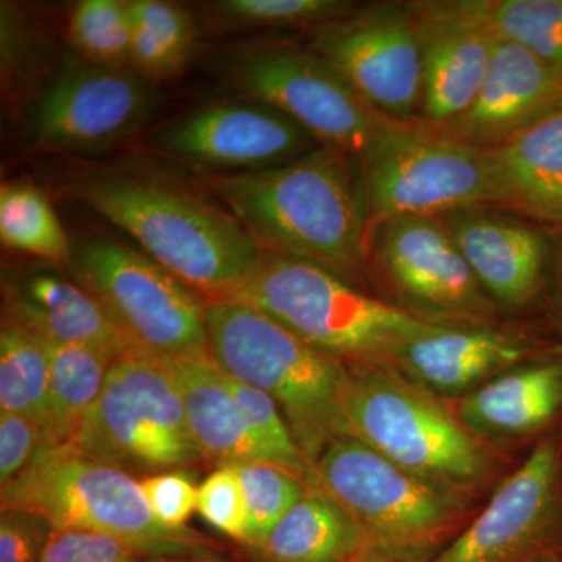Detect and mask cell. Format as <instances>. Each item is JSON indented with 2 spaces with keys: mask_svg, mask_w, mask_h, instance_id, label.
Returning a JSON list of instances; mask_svg holds the SVG:
<instances>
[{
  "mask_svg": "<svg viewBox=\"0 0 562 562\" xmlns=\"http://www.w3.org/2000/svg\"><path fill=\"white\" fill-rule=\"evenodd\" d=\"M211 181L262 249L312 261L353 284L361 279L371 217L355 155L319 144L295 160Z\"/></svg>",
  "mask_w": 562,
  "mask_h": 562,
  "instance_id": "1",
  "label": "cell"
},
{
  "mask_svg": "<svg viewBox=\"0 0 562 562\" xmlns=\"http://www.w3.org/2000/svg\"><path fill=\"white\" fill-rule=\"evenodd\" d=\"M70 192L211 301L241 286L265 251L235 214L168 184L94 177L77 181Z\"/></svg>",
  "mask_w": 562,
  "mask_h": 562,
  "instance_id": "2",
  "label": "cell"
},
{
  "mask_svg": "<svg viewBox=\"0 0 562 562\" xmlns=\"http://www.w3.org/2000/svg\"><path fill=\"white\" fill-rule=\"evenodd\" d=\"M206 335L217 368L277 403L313 464L328 443L349 436L344 416L349 364L244 303H206Z\"/></svg>",
  "mask_w": 562,
  "mask_h": 562,
  "instance_id": "3",
  "label": "cell"
},
{
  "mask_svg": "<svg viewBox=\"0 0 562 562\" xmlns=\"http://www.w3.org/2000/svg\"><path fill=\"white\" fill-rule=\"evenodd\" d=\"M349 368L344 416L351 438L462 501L486 486L490 450L430 391L384 361Z\"/></svg>",
  "mask_w": 562,
  "mask_h": 562,
  "instance_id": "4",
  "label": "cell"
},
{
  "mask_svg": "<svg viewBox=\"0 0 562 562\" xmlns=\"http://www.w3.org/2000/svg\"><path fill=\"white\" fill-rule=\"evenodd\" d=\"M2 509L40 514L54 528L111 536L144 562L217 557V546L191 528L172 530L155 519L131 473L70 447L38 449L31 464L2 486Z\"/></svg>",
  "mask_w": 562,
  "mask_h": 562,
  "instance_id": "5",
  "label": "cell"
},
{
  "mask_svg": "<svg viewBox=\"0 0 562 562\" xmlns=\"http://www.w3.org/2000/svg\"><path fill=\"white\" fill-rule=\"evenodd\" d=\"M220 301L260 310L346 364L383 361L398 344L435 325L371 297L322 266L266 249L249 279Z\"/></svg>",
  "mask_w": 562,
  "mask_h": 562,
  "instance_id": "6",
  "label": "cell"
},
{
  "mask_svg": "<svg viewBox=\"0 0 562 562\" xmlns=\"http://www.w3.org/2000/svg\"><path fill=\"white\" fill-rule=\"evenodd\" d=\"M314 468L317 486L360 528L368 562H430L468 525L462 498L351 436L328 443Z\"/></svg>",
  "mask_w": 562,
  "mask_h": 562,
  "instance_id": "7",
  "label": "cell"
},
{
  "mask_svg": "<svg viewBox=\"0 0 562 562\" xmlns=\"http://www.w3.org/2000/svg\"><path fill=\"white\" fill-rule=\"evenodd\" d=\"M69 447L121 471L149 475L205 460L171 372L143 353L113 361Z\"/></svg>",
  "mask_w": 562,
  "mask_h": 562,
  "instance_id": "8",
  "label": "cell"
},
{
  "mask_svg": "<svg viewBox=\"0 0 562 562\" xmlns=\"http://www.w3.org/2000/svg\"><path fill=\"white\" fill-rule=\"evenodd\" d=\"M360 161L371 227L495 206L487 150L447 138L419 120L390 117Z\"/></svg>",
  "mask_w": 562,
  "mask_h": 562,
  "instance_id": "9",
  "label": "cell"
},
{
  "mask_svg": "<svg viewBox=\"0 0 562 562\" xmlns=\"http://www.w3.org/2000/svg\"><path fill=\"white\" fill-rule=\"evenodd\" d=\"M69 265L138 353L157 360L209 353L205 303L147 255L92 239L72 251Z\"/></svg>",
  "mask_w": 562,
  "mask_h": 562,
  "instance_id": "10",
  "label": "cell"
},
{
  "mask_svg": "<svg viewBox=\"0 0 562 562\" xmlns=\"http://www.w3.org/2000/svg\"><path fill=\"white\" fill-rule=\"evenodd\" d=\"M232 83L251 101L290 116L321 144L361 160L390 117L372 109L330 63L284 44L250 47L228 65Z\"/></svg>",
  "mask_w": 562,
  "mask_h": 562,
  "instance_id": "11",
  "label": "cell"
},
{
  "mask_svg": "<svg viewBox=\"0 0 562 562\" xmlns=\"http://www.w3.org/2000/svg\"><path fill=\"white\" fill-rule=\"evenodd\" d=\"M312 50L330 63L372 109L391 120H419L424 72L408 3L355 9L317 29Z\"/></svg>",
  "mask_w": 562,
  "mask_h": 562,
  "instance_id": "12",
  "label": "cell"
},
{
  "mask_svg": "<svg viewBox=\"0 0 562 562\" xmlns=\"http://www.w3.org/2000/svg\"><path fill=\"white\" fill-rule=\"evenodd\" d=\"M392 288L430 321L484 327L494 301L439 217H398L372 225L369 257Z\"/></svg>",
  "mask_w": 562,
  "mask_h": 562,
  "instance_id": "13",
  "label": "cell"
},
{
  "mask_svg": "<svg viewBox=\"0 0 562 562\" xmlns=\"http://www.w3.org/2000/svg\"><path fill=\"white\" fill-rule=\"evenodd\" d=\"M160 109L150 81L132 68L87 60L63 70L33 111V139L49 149L92 150L131 138Z\"/></svg>",
  "mask_w": 562,
  "mask_h": 562,
  "instance_id": "14",
  "label": "cell"
},
{
  "mask_svg": "<svg viewBox=\"0 0 562 562\" xmlns=\"http://www.w3.org/2000/svg\"><path fill=\"white\" fill-rule=\"evenodd\" d=\"M557 475V447L539 443L483 512L430 562H532L562 549L553 536Z\"/></svg>",
  "mask_w": 562,
  "mask_h": 562,
  "instance_id": "15",
  "label": "cell"
},
{
  "mask_svg": "<svg viewBox=\"0 0 562 562\" xmlns=\"http://www.w3.org/2000/svg\"><path fill=\"white\" fill-rule=\"evenodd\" d=\"M408 5L424 72L419 121L438 127L471 105L490 69L498 35L483 16L479 0Z\"/></svg>",
  "mask_w": 562,
  "mask_h": 562,
  "instance_id": "16",
  "label": "cell"
},
{
  "mask_svg": "<svg viewBox=\"0 0 562 562\" xmlns=\"http://www.w3.org/2000/svg\"><path fill=\"white\" fill-rule=\"evenodd\" d=\"M317 143L290 116L255 101L209 106L169 125L155 138V147L172 157L250 171L295 160Z\"/></svg>",
  "mask_w": 562,
  "mask_h": 562,
  "instance_id": "17",
  "label": "cell"
},
{
  "mask_svg": "<svg viewBox=\"0 0 562 562\" xmlns=\"http://www.w3.org/2000/svg\"><path fill=\"white\" fill-rule=\"evenodd\" d=\"M562 109V81L530 52L498 36L490 69L460 116L438 125L447 138L490 150Z\"/></svg>",
  "mask_w": 562,
  "mask_h": 562,
  "instance_id": "18",
  "label": "cell"
},
{
  "mask_svg": "<svg viewBox=\"0 0 562 562\" xmlns=\"http://www.w3.org/2000/svg\"><path fill=\"white\" fill-rule=\"evenodd\" d=\"M530 347L486 327L435 324L394 347L384 362L431 394H471L494 376L522 364Z\"/></svg>",
  "mask_w": 562,
  "mask_h": 562,
  "instance_id": "19",
  "label": "cell"
},
{
  "mask_svg": "<svg viewBox=\"0 0 562 562\" xmlns=\"http://www.w3.org/2000/svg\"><path fill=\"white\" fill-rule=\"evenodd\" d=\"M439 220L492 301L520 306L535 297L549 257L541 232L486 206Z\"/></svg>",
  "mask_w": 562,
  "mask_h": 562,
  "instance_id": "20",
  "label": "cell"
},
{
  "mask_svg": "<svg viewBox=\"0 0 562 562\" xmlns=\"http://www.w3.org/2000/svg\"><path fill=\"white\" fill-rule=\"evenodd\" d=\"M5 316L44 341L87 347L109 357L138 353L91 292L52 273L3 284Z\"/></svg>",
  "mask_w": 562,
  "mask_h": 562,
  "instance_id": "21",
  "label": "cell"
},
{
  "mask_svg": "<svg viewBox=\"0 0 562 562\" xmlns=\"http://www.w3.org/2000/svg\"><path fill=\"white\" fill-rule=\"evenodd\" d=\"M487 154L495 206L562 231V109Z\"/></svg>",
  "mask_w": 562,
  "mask_h": 562,
  "instance_id": "22",
  "label": "cell"
},
{
  "mask_svg": "<svg viewBox=\"0 0 562 562\" xmlns=\"http://www.w3.org/2000/svg\"><path fill=\"white\" fill-rule=\"evenodd\" d=\"M562 406V362L519 364L462 395L457 417L476 438L513 439L542 428Z\"/></svg>",
  "mask_w": 562,
  "mask_h": 562,
  "instance_id": "23",
  "label": "cell"
},
{
  "mask_svg": "<svg viewBox=\"0 0 562 562\" xmlns=\"http://www.w3.org/2000/svg\"><path fill=\"white\" fill-rule=\"evenodd\" d=\"M158 361L179 386L192 438L205 460L217 462L220 468L260 462L227 375L217 368L210 351Z\"/></svg>",
  "mask_w": 562,
  "mask_h": 562,
  "instance_id": "24",
  "label": "cell"
},
{
  "mask_svg": "<svg viewBox=\"0 0 562 562\" xmlns=\"http://www.w3.org/2000/svg\"><path fill=\"white\" fill-rule=\"evenodd\" d=\"M251 553L258 562H368L360 528L321 486H310Z\"/></svg>",
  "mask_w": 562,
  "mask_h": 562,
  "instance_id": "25",
  "label": "cell"
},
{
  "mask_svg": "<svg viewBox=\"0 0 562 562\" xmlns=\"http://www.w3.org/2000/svg\"><path fill=\"white\" fill-rule=\"evenodd\" d=\"M44 342L49 350L50 382L38 449H60L72 441L85 414L101 394L114 358L87 347Z\"/></svg>",
  "mask_w": 562,
  "mask_h": 562,
  "instance_id": "26",
  "label": "cell"
},
{
  "mask_svg": "<svg viewBox=\"0 0 562 562\" xmlns=\"http://www.w3.org/2000/svg\"><path fill=\"white\" fill-rule=\"evenodd\" d=\"M132 20L131 68L146 80L179 76L198 46V29L187 10L161 0L128 2Z\"/></svg>",
  "mask_w": 562,
  "mask_h": 562,
  "instance_id": "27",
  "label": "cell"
},
{
  "mask_svg": "<svg viewBox=\"0 0 562 562\" xmlns=\"http://www.w3.org/2000/svg\"><path fill=\"white\" fill-rule=\"evenodd\" d=\"M50 360L46 342L3 316L0 331V412L20 414L41 427L49 394Z\"/></svg>",
  "mask_w": 562,
  "mask_h": 562,
  "instance_id": "28",
  "label": "cell"
},
{
  "mask_svg": "<svg viewBox=\"0 0 562 562\" xmlns=\"http://www.w3.org/2000/svg\"><path fill=\"white\" fill-rule=\"evenodd\" d=\"M0 238L3 246L54 262L70 261L72 250L49 199L32 184L0 190Z\"/></svg>",
  "mask_w": 562,
  "mask_h": 562,
  "instance_id": "29",
  "label": "cell"
},
{
  "mask_svg": "<svg viewBox=\"0 0 562 562\" xmlns=\"http://www.w3.org/2000/svg\"><path fill=\"white\" fill-rule=\"evenodd\" d=\"M503 40L519 44L562 81V0H479Z\"/></svg>",
  "mask_w": 562,
  "mask_h": 562,
  "instance_id": "30",
  "label": "cell"
},
{
  "mask_svg": "<svg viewBox=\"0 0 562 562\" xmlns=\"http://www.w3.org/2000/svg\"><path fill=\"white\" fill-rule=\"evenodd\" d=\"M227 383L241 409L260 462L283 469L308 486H317L316 468L302 452L277 403L265 392L228 375Z\"/></svg>",
  "mask_w": 562,
  "mask_h": 562,
  "instance_id": "31",
  "label": "cell"
},
{
  "mask_svg": "<svg viewBox=\"0 0 562 562\" xmlns=\"http://www.w3.org/2000/svg\"><path fill=\"white\" fill-rule=\"evenodd\" d=\"M69 38L83 60L110 68H131L132 20L128 2L85 0L74 10Z\"/></svg>",
  "mask_w": 562,
  "mask_h": 562,
  "instance_id": "32",
  "label": "cell"
},
{
  "mask_svg": "<svg viewBox=\"0 0 562 562\" xmlns=\"http://www.w3.org/2000/svg\"><path fill=\"white\" fill-rule=\"evenodd\" d=\"M224 468H231L241 483L249 517L246 547L251 552L266 541L310 486L292 473L265 462H238Z\"/></svg>",
  "mask_w": 562,
  "mask_h": 562,
  "instance_id": "33",
  "label": "cell"
},
{
  "mask_svg": "<svg viewBox=\"0 0 562 562\" xmlns=\"http://www.w3.org/2000/svg\"><path fill=\"white\" fill-rule=\"evenodd\" d=\"M357 9L344 0H222L217 18L236 27H316L341 20Z\"/></svg>",
  "mask_w": 562,
  "mask_h": 562,
  "instance_id": "34",
  "label": "cell"
},
{
  "mask_svg": "<svg viewBox=\"0 0 562 562\" xmlns=\"http://www.w3.org/2000/svg\"><path fill=\"white\" fill-rule=\"evenodd\" d=\"M198 513L222 535L247 543L249 517L238 476L231 468H217L198 491Z\"/></svg>",
  "mask_w": 562,
  "mask_h": 562,
  "instance_id": "35",
  "label": "cell"
},
{
  "mask_svg": "<svg viewBox=\"0 0 562 562\" xmlns=\"http://www.w3.org/2000/svg\"><path fill=\"white\" fill-rule=\"evenodd\" d=\"M40 562H144L117 539L102 532L54 528Z\"/></svg>",
  "mask_w": 562,
  "mask_h": 562,
  "instance_id": "36",
  "label": "cell"
},
{
  "mask_svg": "<svg viewBox=\"0 0 562 562\" xmlns=\"http://www.w3.org/2000/svg\"><path fill=\"white\" fill-rule=\"evenodd\" d=\"M140 490L151 514L172 530L187 528L191 514L198 512V491L183 473L162 472L140 480Z\"/></svg>",
  "mask_w": 562,
  "mask_h": 562,
  "instance_id": "37",
  "label": "cell"
},
{
  "mask_svg": "<svg viewBox=\"0 0 562 562\" xmlns=\"http://www.w3.org/2000/svg\"><path fill=\"white\" fill-rule=\"evenodd\" d=\"M54 531L49 520L25 509L0 512V562H40Z\"/></svg>",
  "mask_w": 562,
  "mask_h": 562,
  "instance_id": "38",
  "label": "cell"
},
{
  "mask_svg": "<svg viewBox=\"0 0 562 562\" xmlns=\"http://www.w3.org/2000/svg\"><path fill=\"white\" fill-rule=\"evenodd\" d=\"M40 447V427L20 414L0 412V483L25 471Z\"/></svg>",
  "mask_w": 562,
  "mask_h": 562,
  "instance_id": "39",
  "label": "cell"
},
{
  "mask_svg": "<svg viewBox=\"0 0 562 562\" xmlns=\"http://www.w3.org/2000/svg\"><path fill=\"white\" fill-rule=\"evenodd\" d=\"M532 562H562V549L554 550V552L543 554V557L538 558V560H535Z\"/></svg>",
  "mask_w": 562,
  "mask_h": 562,
  "instance_id": "40",
  "label": "cell"
},
{
  "mask_svg": "<svg viewBox=\"0 0 562 562\" xmlns=\"http://www.w3.org/2000/svg\"><path fill=\"white\" fill-rule=\"evenodd\" d=\"M169 562H233V561L222 560V558H220V557H209V558H198V560L169 561Z\"/></svg>",
  "mask_w": 562,
  "mask_h": 562,
  "instance_id": "41",
  "label": "cell"
}]
</instances>
